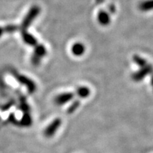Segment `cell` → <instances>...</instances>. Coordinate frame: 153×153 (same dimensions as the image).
<instances>
[{
	"instance_id": "obj_10",
	"label": "cell",
	"mask_w": 153,
	"mask_h": 153,
	"mask_svg": "<svg viewBox=\"0 0 153 153\" xmlns=\"http://www.w3.org/2000/svg\"><path fill=\"white\" fill-rule=\"evenodd\" d=\"M138 8L140 10L144 12L153 10V0H146L142 1L139 4Z\"/></svg>"
},
{
	"instance_id": "obj_11",
	"label": "cell",
	"mask_w": 153,
	"mask_h": 153,
	"mask_svg": "<svg viewBox=\"0 0 153 153\" xmlns=\"http://www.w3.org/2000/svg\"><path fill=\"white\" fill-rule=\"evenodd\" d=\"M91 91L90 89L87 87H80L76 89V94L80 98L85 99L87 98L90 95Z\"/></svg>"
},
{
	"instance_id": "obj_1",
	"label": "cell",
	"mask_w": 153,
	"mask_h": 153,
	"mask_svg": "<svg viewBox=\"0 0 153 153\" xmlns=\"http://www.w3.org/2000/svg\"><path fill=\"white\" fill-rule=\"evenodd\" d=\"M40 11H41V9H40L38 6L33 7L30 9V11H28L27 15L25 17V19L22 22V28L23 30H25L30 24H31V23L33 22V21L36 18V16L39 14Z\"/></svg>"
},
{
	"instance_id": "obj_9",
	"label": "cell",
	"mask_w": 153,
	"mask_h": 153,
	"mask_svg": "<svg viewBox=\"0 0 153 153\" xmlns=\"http://www.w3.org/2000/svg\"><path fill=\"white\" fill-rule=\"evenodd\" d=\"M22 37L25 43H27L28 45H30V46H36L37 45V40H36V38L33 37L32 35H30V33H28V32H26V30H23Z\"/></svg>"
},
{
	"instance_id": "obj_3",
	"label": "cell",
	"mask_w": 153,
	"mask_h": 153,
	"mask_svg": "<svg viewBox=\"0 0 153 153\" xmlns=\"http://www.w3.org/2000/svg\"><path fill=\"white\" fill-rule=\"evenodd\" d=\"M46 55V48L42 44L36 45L35 46V51L32 56L31 62L34 65H38L40 63L41 58Z\"/></svg>"
},
{
	"instance_id": "obj_16",
	"label": "cell",
	"mask_w": 153,
	"mask_h": 153,
	"mask_svg": "<svg viewBox=\"0 0 153 153\" xmlns=\"http://www.w3.org/2000/svg\"><path fill=\"white\" fill-rule=\"evenodd\" d=\"M4 28L0 27V36H1V35H2L4 33Z\"/></svg>"
},
{
	"instance_id": "obj_18",
	"label": "cell",
	"mask_w": 153,
	"mask_h": 153,
	"mask_svg": "<svg viewBox=\"0 0 153 153\" xmlns=\"http://www.w3.org/2000/svg\"><path fill=\"white\" fill-rule=\"evenodd\" d=\"M97 1L98 3H101V2H103V1H104V0H97Z\"/></svg>"
},
{
	"instance_id": "obj_13",
	"label": "cell",
	"mask_w": 153,
	"mask_h": 153,
	"mask_svg": "<svg viewBox=\"0 0 153 153\" xmlns=\"http://www.w3.org/2000/svg\"><path fill=\"white\" fill-rule=\"evenodd\" d=\"M133 60H134V62L136 63L137 65H138L140 67H141V68H143V67L146 66L147 65H148L146 60H144V59L142 58L141 57L138 56V55H134Z\"/></svg>"
},
{
	"instance_id": "obj_8",
	"label": "cell",
	"mask_w": 153,
	"mask_h": 153,
	"mask_svg": "<svg viewBox=\"0 0 153 153\" xmlns=\"http://www.w3.org/2000/svg\"><path fill=\"white\" fill-rule=\"evenodd\" d=\"M86 48L82 43H75L72 46V53L75 56H81L85 53Z\"/></svg>"
},
{
	"instance_id": "obj_15",
	"label": "cell",
	"mask_w": 153,
	"mask_h": 153,
	"mask_svg": "<svg viewBox=\"0 0 153 153\" xmlns=\"http://www.w3.org/2000/svg\"><path fill=\"white\" fill-rule=\"evenodd\" d=\"M31 118L30 117V116L28 114L25 115V116L24 117V119H23V123L25 126H30L31 124Z\"/></svg>"
},
{
	"instance_id": "obj_17",
	"label": "cell",
	"mask_w": 153,
	"mask_h": 153,
	"mask_svg": "<svg viewBox=\"0 0 153 153\" xmlns=\"http://www.w3.org/2000/svg\"><path fill=\"white\" fill-rule=\"evenodd\" d=\"M151 85H152V87L153 88V75L152 76V79H151Z\"/></svg>"
},
{
	"instance_id": "obj_14",
	"label": "cell",
	"mask_w": 153,
	"mask_h": 153,
	"mask_svg": "<svg viewBox=\"0 0 153 153\" xmlns=\"http://www.w3.org/2000/svg\"><path fill=\"white\" fill-rule=\"evenodd\" d=\"M17 29H18V27L16 26H14V25H9V26H6L4 28V30L6 32H8V33H12V32H14Z\"/></svg>"
},
{
	"instance_id": "obj_2",
	"label": "cell",
	"mask_w": 153,
	"mask_h": 153,
	"mask_svg": "<svg viewBox=\"0 0 153 153\" xmlns=\"http://www.w3.org/2000/svg\"><path fill=\"white\" fill-rule=\"evenodd\" d=\"M14 76L19 83L22 84V85H24L25 87L27 88L28 92L30 94H33V92H35L36 89V85L31 79L26 77V76L21 75V74H14Z\"/></svg>"
},
{
	"instance_id": "obj_12",
	"label": "cell",
	"mask_w": 153,
	"mask_h": 153,
	"mask_svg": "<svg viewBox=\"0 0 153 153\" xmlns=\"http://www.w3.org/2000/svg\"><path fill=\"white\" fill-rule=\"evenodd\" d=\"M80 106V101L78 100H75L72 103V104L69 106V108L67 110V113L69 114H71L72 113L75 111L77 109L78 107Z\"/></svg>"
},
{
	"instance_id": "obj_6",
	"label": "cell",
	"mask_w": 153,
	"mask_h": 153,
	"mask_svg": "<svg viewBox=\"0 0 153 153\" xmlns=\"http://www.w3.org/2000/svg\"><path fill=\"white\" fill-rule=\"evenodd\" d=\"M74 98L73 93L71 92H66L62 93L60 94L57 95L55 98L54 102L55 104L58 105V106H61V105H64L67 104L72 100Z\"/></svg>"
},
{
	"instance_id": "obj_5",
	"label": "cell",
	"mask_w": 153,
	"mask_h": 153,
	"mask_svg": "<svg viewBox=\"0 0 153 153\" xmlns=\"http://www.w3.org/2000/svg\"><path fill=\"white\" fill-rule=\"evenodd\" d=\"M62 124V120L60 118H57L48 126L44 131V135L47 137H52L58 130Z\"/></svg>"
},
{
	"instance_id": "obj_4",
	"label": "cell",
	"mask_w": 153,
	"mask_h": 153,
	"mask_svg": "<svg viewBox=\"0 0 153 153\" xmlns=\"http://www.w3.org/2000/svg\"><path fill=\"white\" fill-rule=\"evenodd\" d=\"M153 72V68L150 65H147L146 66L143 67L137 72H135L133 75L132 78L135 82H140L143 80L148 74H151Z\"/></svg>"
},
{
	"instance_id": "obj_7",
	"label": "cell",
	"mask_w": 153,
	"mask_h": 153,
	"mask_svg": "<svg viewBox=\"0 0 153 153\" xmlns=\"http://www.w3.org/2000/svg\"><path fill=\"white\" fill-rule=\"evenodd\" d=\"M97 20H98L99 24L101 25V26H107V25L109 24L111 22L110 15L106 11H100L98 14Z\"/></svg>"
}]
</instances>
